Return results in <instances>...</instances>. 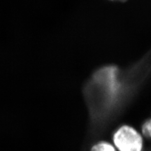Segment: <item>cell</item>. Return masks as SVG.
I'll use <instances>...</instances> for the list:
<instances>
[{
    "label": "cell",
    "instance_id": "6da1fadb",
    "mask_svg": "<svg viewBox=\"0 0 151 151\" xmlns=\"http://www.w3.org/2000/svg\"><path fill=\"white\" fill-rule=\"evenodd\" d=\"M150 73V51L129 67L106 65L96 69L85 84L84 92L94 106L109 109L145 83Z\"/></svg>",
    "mask_w": 151,
    "mask_h": 151
},
{
    "label": "cell",
    "instance_id": "7a4b0ae2",
    "mask_svg": "<svg viewBox=\"0 0 151 151\" xmlns=\"http://www.w3.org/2000/svg\"><path fill=\"white\" fill-rule=\"evenodd\" d=\"M113 142L119 151H141L143 139L133 127L122 126L113 135Z\"/></svg>",
    "mask_w": 151,
    "mask_h": 151
},
{
    "label": "cell",
    "instance_id": "3957f363",
    "mask_svg": "<svg viewBox=\"0 0 151 151\" xmlns=\"http://www.w3.org/2000/svg\"><path fill=\"white\" fill-rule=\"evenodd\" d=\"M91 151H116L114 147L108 142L101 141L92 147Z\"/></svg>",
    "mask_w": 151,
    "mask_h": 151
},
{
    "label": "cell",
    "instance_id": "277c9868",
    "mask_svg": "<svg viewBox=\"0 0 151 151\" xmlns=\"http://www.w3.org/2000/svg\"><path fill=\"white\" fill-rule=\"evenodd\" d=\"M150 120H148L143 124V127H142V132L143 134H144L145 137L150 138V131H151V128H150Z\"/></svg>",
    "mask_w": 151,
    "mask_h": 151
},
{
    "label": "cell",
    "instance_id": "5b68a950",
    "mask_svg": "<svg viewBox=\"0 0 151 151\" xmlns=\"http://www.w3.org/2000/svg\"><path fill=\"white\" fill-rule=\"evenodd\" d=\"M111 1H121V2H124V1H126L127 0H111Z\"/></svg>",
    "mask_w": 151,
    "mask_h": 151
}]
</instances>
